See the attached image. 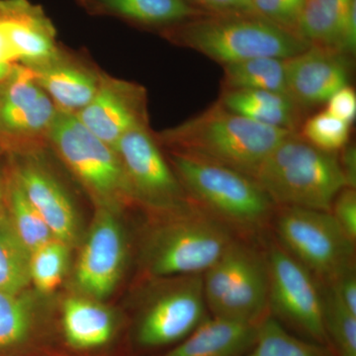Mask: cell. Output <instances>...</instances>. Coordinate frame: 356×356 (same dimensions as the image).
<instances>
[{"instance_id": "obj_1", "label": "cell", "mask_w": 356, "mask_h": 356, "mask_svg": "<svg viewBox=\"0 0 356 356\" xmlns=\"http://www.w3.org/2000/svg\"><path fill=\"white\" fill-rule=\"evenodd\" d=\"M291 133L250 120L218 102L197 116L163 131L159 140L172 151L209 159L254 179L267 156Z\"/></svg>"}, {"instance_id": "obj_2", "label": "cell", "mask_w": 356, "mask_h": 356, "mask_svg": "<svg viewBox=\"0 0 356 356\" xmlns=\"http://www.w3.org/2000/svg\"><path fill=\"white\" fill-rule=\"evenodd\" d=\"M170 159L187 196L238 238L257 235L273 220L275 204L252 177L180 152Z\"/></svg>"}, {"instance_id": "obj_3", "label": "cell", "mask_w": 356, "mask_h": 356, "mask_svg": "<svg viewBox=\"0 0 356 356\" xmlns=\"http://www.w3.org/2000/svg\"><path fill=\"white\" fill-rule=\"evenodd\" d=\"M254 180L276 207H298L331 213L337 194L348 187L336 154L289 134L267 156Z\"/></svg>"}, {"instance_id": "obj_4", "label": "cell", "mask_w": 356, "mask_h": 356, "mask_svg": "<svg viewBox=\"0 0 356 356\" xmlns=\"http://www.w3.org/2000/svg\"><path fill=\"white\" fill-rule=\"evenodd\" d=\"M168 209L170 217L145 245V264L154 278L203 274L238 238L189 197Z\"/></svg>"}, {"instance_id": "obj_5", "label": "cell", "mask_w": 356, "mask_h": 356, "mask_svg": "<svg viewBox=\"0 0 356 356\" xmlns=\"http://www.w3.org/2000/svg\"><path fill=\"white\" fill-rule=\"evenodd\" d=\"M172 39L224 65L254 58H289L312 46L254 14L195 18L175 30Z\"/></svg>"}, {"instance_id": "obj_6", "label": "cell", "mask_w": 356, "mask_h": 356, "mask_svg": "<svg viewBox=\"0 0 356 356\" xmlns=\"http://www.w3.org/2000/svg\"><path fill=\"white\" fill-rule=\"evenodd\" d=\"M211 316L259 325L268 314L269 277L266 254L236 238L202 274Z\"/></svg>"}, {"instance_id": "obj_7", "label": "cell", "mask_w": 356, "mask_h": 356, "mask_svg": "<svg viewBox=\"0 0 356 356\" xmlns=\"http://www.w3.org/2000/svg\"><path fill=\"white\" fill-rule=\"evenodd\" d=\"M275 241L322 284L355 266V245L325 211L276 207Z\"/></svg>"}, {"instance_id": "obj_8", "label": "cell", "mask_w": 356, "mask_h": 356, "mask_svg": "<svg viewBox=\"0 0 356 356\" xmlns=\"http://www.w3.org/2000/svg\"><path fill=\"white\" fill-rule=\"evenodd\" d=\"M266 257L269 315L296 336L329 346L322 283L275 240L269 243Z\"/></svg>"}, {"instance_id": "obj_9", "label": "cell", "mask_w": 356, "mask_h": 356, "mask_svg": "<svg viewBox=\"0 0 356 356\" xmlns=\"http://www.w3.org/2000/svg\"><path fill=\"white\" fill-rule=\"evenodd\" d=\"M48 137L70 170L98 198L107 203L135 198L118 154L76 114L58 110Z\"/></svg>"}, {"instance_id": "obj_10", "label": "cell", "mask_w": 356, "mask_h": 356, "mask_svg": "<svg viewBox=\"0 0 356 356\" xmlns=\"http://www.w3.org/2000/svg\"><path fill=\"white\" fill-rule=\"evenodd\" d=\"M163 286L143 309L136 339L143 348L181 343L209 317L202 274L161 278Z\"/></svg>"}, {"instance_id": "obj_11", "label": "cell", "mask_w": 356, "mask_h": 356, "mask_svg": "<svg viewBox=\"0 0 356 356\" xmlns=\"http://www.w3.org/2000/svg\"><path fill=\"white\" fill-rule=\"evenodd\" d=\"M114 151L123 165L135 198L159 210L188 198L147 126L134 128L122 136Z\"/></svg>"}, {"instance_id": "obj_12", "label": "cell", "mask_w": 356, "mask_h": 356, "mask_svg": "<svg viewBox=\"0 0 356 356\" xmlns=\"http://www.w3.org/2000/svg\"><path fill=\"white\" fill-rule=\"evenodd\" d=\"M57 111L31 70L13 65L0 83V136L18 140L48 136Z\"/></svg>"}, {"instance_id": "obj_13", "label": "cell", "mask_w": 356, "mask_h": 356, "mask_svg": "<svg viewBox=\"0 0 356 356\" xmlns=\"http://www.w3.org/2000/svg\"><path fill=\"white\" fill-rule=\"evenodd\" d=\"M125 235L108 209L96 214L76 267V283L89 296H108L120 280L125 264Z\"/></svg>"}, {"instance_id": "obj_14", "label": "cell", "mask_w": 356, "mask_h": 356, "mask_svg": "<svg viewBox=\"0 0 356 356\" xmlns=\"http://www.w3.org/2000/svg\"><path fill=\"white\" fill-rule=\"evenodd\" d=\"M76 116L114 149L122 136L134 128L147 126L146 95L139 86L100 77L95 97Z\"/></svg>"}, {"instance_id": "obj_15", "label": "cell", "mask_w": 356, "mask_h": 356, "mask_svg": "<svg viewBox=\"0 0 356 356\" xmlns=\"http://www.w3.org/2000/svg\"><path fill=\"white\" fill-rule=\"evenodd\" d=\"M348 67L343 54L314 46L286 58L287 95L300 108L329 102L339 89L348 86Z\"/></svg>"}, {"instance_id": "obj_16", "label": "cell", "mask_w": 356, "mask_h": 356, "mask_svg": "<svg viewBox=\"0 0 356 356\" xmlns=\"http://www.w3.org/2000/svg\"><path fill=\"white\" fill-rule=\"evenodd\" d=\"M0 24L25 67L48 64L58 58L51 23L26 0L0 1Z\"/></svg>"}, {"instance_id": "obj_17", "label": "cell", "mask_w": 356, "mask_h": 356, "mask_svg": "<svg viewBox=\"0 0 356 356\" xmlns=\"http://www.w3.org/2000/svg\"><path fill=\"white\" fill-rule=\"evenodd\" d=\"M16 180L54 238L67 245L74 243L77 235L76 215L69 196L60 184L35 165L21 168Z\"/></svg>"}, {"instance_id": "obj_18", "label": "cell", "mask_w": 356, "mask_h": 356, "mask_svg": "<svg viewBox=\"0 0 356 356\" xmlns=\"http://www.w3.org/2000/svg\"><path fill=\"white\" fill-rule=\"evenodd\" d=\"M259 325L210 315L165 356H243L255 343Z\"/></svg>"}, {"instance_id": "obj_19", "label": "cell", "mask_w": 356, "mask_h": 356, "mask_svg": "<svg viewBox=\"0 0 356 356\" xmlns=\"http://www.w3.org/2000/svg\"><path fill=\"white\" fill-rule=\"evenodd\" d=\"M29 69L60 111L77 113L92 100L99 88L100 77L79 65L62 63L58 58Z\"/></svg>"}, {"instance_id": "obj_20", "label": "cell", "mask_w": 356, "mask_h": 356, "mask_svg": "<svg viewBox=\"0 0 356 356\" xmlns=\"http://www.w3.org/2000/svg\"><path fill=\"white\" fill-rule=\"evenodd\" d=\"M219 102L227 109L270 127L296 132L300 107L287 95L252 89H225Z\"/></svg>"}, {"instance_id": "obj_21", "label": "cell", "mask_w": 356, "mask_h": 356, "mask_svg": "<svg viewBox=\"0 0 356 356\" xmlns=\"http://www.w3.org/2000/svg\"><path fill=\"white\" fill-rule=\"evenodd\" d=\"M63 327L70 346L91 350L111 339L114 320L111 313L100 304L72 297L65 300L63 307Z\"/></svg>"}, {"instance_id": "obj_22", "label": "cell", "mask_w": 356, "mask_h": 356, "mask_svg": "<svg viewBox=\"0 0 356 356\" xmlns=\"http://www.w3.org/2000/svg\"><path fill=\"white\" fill-rule=\"evenodd\" d=\"M356 0H305L298 34L314 46L339 51L351 6Z\"/></svg>"}, {"instance_id": "obj_23", "label": "cell", "mask_w": 356, "mask_h": 356, "mask_svg": "<svg viewBox=\"0 0 356 356\" xmlns=\"http://www.w3.org/2000/svg\"><path fill=\"white\" fill-rule=\"evenodd\" d=\"M225 89H252L287 95L286 58L261 57L224 65Z\"/></svg>"}, {"instance_id": "obj_24", "label": "cell", "mask_w": 356, "mask_h": 356, "mask_svg": "<svg viewBox=\"0 0 356 356\" xmlns=\"http://www.w3.org/2000/svg\"><path fill=\"white\" fill-rule=\"evenodd\" d=\"M98 6L122 17L144 23L161 25L194 19L203 16L186 0H96Z\"/></svg>"}, {"instance_id": "obj_25", "label": "cell", "mask_w": 356, "mask_h": 356, "mask_svg": "<svg viewBox=\"0 0 356 356\" xmlns=\"http://www.w3.org/2000/svg\"><path fill=\"white\" fill-rule=\"evenodd\" d=\"M243 356H336L327 346L292 334L267 314L257 327V339Z\"/></svg>"}, {"instance_id": "obj_26", "label": "cell", "mask_w": 356, "mask_h": 356, "mask_svg": "<svg viewBox=\"0 0 356 356\" xmlns=\"http://www.w3.org/2000/svg\"><path fill=\"white\" fill-rule=\"evenodd\" d=\"M30 257L11 220L0 215V290L18 294L29 285Z\"/></svg>"}, {"instance_id": "obj_27", "label": "cell", "mask_w": 356, "mask_h": 356, "mask_svg": "<svg viewBox=\"0 0 356 356\" xmlns=\"http://www.w3.org/2000/svg\"><path fill=\"white\" fill-rule=\"evenodd\" d=\"M324 327L330 348L336 356H356V315L323 284Z\"/></svg>"}, {"instance_id": "obj_28", "label": "cell", "mask_w": 356, "mask_h": 356, "mask_svg": "<svg viewBox=\"0 0 356 356\" xmlns=\"http://www.w3.org/2000/svg\"><path fill=\"white\" fill-rule=\"evenodd\" d=\"M9 202L14 229L30 252L55 238L38 211L26 197L17 180L11 184Z\"/></svg>"}, {"instance_id": "obj_29", "label": "cell", "mask_w": 356, "mask_h": 356, "mask_svg": "<svg viewBox=\"0 0 356 356\" xmlns=\"http://www.w3.org/2000/svg\"><path fill=\"white\" fill-rule=\"evenodd\" d=\"M67 259L69 245L56 238L31 252L30 278L39 291L50 293L60 284Z\"/></svg>"}, {"instance_id": "obj_30", "label": "cell", "mask_w": 356, "mask_h": 356, "mask_svg": "<svg viewBox=\"0 0 356 356\" xmlns=\"http://www.w3.org/2000/svg\"><path fill=\"white\" fill-rule=\"evenodd\" d=\"M31 325V310L24 300L0 290V350L23 343Z\"/></svg>"}, {"instance_id": "obj_31", "label": "cell", "mask_w": 356, "mask_h": 356, "mask_svg": "<svg viewBox=\"0 0 356 356\" xmlns=\"http://www.w3.org/2000/svg\"><path fill=\"white\" fill-rule=\"evenodd\" d=\"M301 136L314 147L334 154L348 144L350 124L327 111L320 112L305 122Z\"/></svg>"}, {"instance_id": "obj_32", "label": "cell", "mask_w": 356, "mask_h": 356, "mask_svg": "<svg viewBox=\"0 0 356 356\" xmlns=\"http://www.w3.org/2000/svg\"><path fill=\"white\" fill-rule=\"evenodd\" d=\"M255 13L288 31L298 34L305 0H252Z\"/></svg>"}, {"instance_id": "obj_33", "label": "cell", "mask_w": 356, "mask_h": 356, "mask_svg": "<svg viewBox=\"0 0 356 356\" xmlns=\"http://www.w3.org/2000/svg\"><path fill=\"white\" fill-rule=\"evenodd\" d=\"M331 214L353 242L356 241V192L346 187L332 202Z\"/></svg>"}, {"instance_id": "obj_34", "label": "cell", "mask_w": 356, "mask_h": 356, "mask_svg": "<svg viewBox=\"0 0 356 356\" xmlns=\"http://www.w3.org/2000/svg\"><path fill=\"white\" fill-rule=\"evenodd\" d=\"M327 111L350 125L356 116L355 91L348 86L337 90L327 102Z\"/></svg>"}, {"instance_id": "obj_35", "label": "cell", "mask_w": 356, "mask_h": 356, "mask_svg": "<svg viewBox=\"0 0 356 356\" xmlns=\"http://www.w3.org/2000/svg\"><path fill=\"white\" fill-rule=\"evenodd\" d=\"M327 285L343 305L356 315V273L355 266L339 274Z\"/></svg>"}, {"instance_id": "obj_36", "label": "cell", "mask_w": 356, "mask_h": 356, "mask_svg": "<svg viewBox=\"0 0 356 356\" xmlns=\"http://www.w3.org/2000/svg\"><path fill=\"white\" fill-rule=\"evenodd\" d=\"M205 10L215 15H243L254 14V6L248 0H191Z\"/></svg>"}, {"instance_id": "obj_37", "label": "cell", "mask_w": 356, "mask_h": 356, "mask_svg": "<svg viewBox=\"0 0 356 356\" xmlns=\"http://www.w3.org/2000/svg\"><path fill=\"white\" fill-rule=\"evenodd\" d=\"M348 187L355 189L356 185V152L355 147H344L343 158L339 159Z\"/></svg>"}, {"instance_id": "obj_38", "label": "cell", "mask_w": 356, "mask_h": 356, "mask_svg": "<svg viewBox=\"0 0 356 356\" xmlns=\"http://www.w3.org/2000/svg\"><path fill=\"white\" fill-rule=\"evenodd\" d=\"M16 60H18L17 55L0 24V65H13Z\"/></svg>"}, {"instance_id": "obj_39", "label": "cell", "mask_w": 356, "mask_h": 356, "mask_svg": "<svg viewBox=\"0 0 356 356\" xmlns=\"http://www.w3.org/2000/svg\"><path fill=\"white\" fill-rule=\"evenodd\" d=\"M13 65H0V83L10 74Z\"/></svg>"}, {"instance_id": "obj_40", "label": "cell", "mask_w": 356, "mask_h": 356, "mask_svg": "<svg viewBox=\"0 0 356 356\" xmlns=\"http://www.w3.org/2000/svg\"><path fill=\"white\" fill-rule=\"evenodd\" d=\"M2 199V186H1V181H0V202H1Z\"/></svg>"}, {"instance_id": "obj_41", "label": "cell", "mask_w": 356, "mask_h": 356, "mask_svg": "<svg viewBox=\"0 0 356 356\" xmlns=\"http://www.w3.org/2000/svg\"><path fill=\"white\" fill-rule=\"evenodd\" d=\"M248 1H250V2H252V0H248Z\"/></svg>"}]
</instances>
